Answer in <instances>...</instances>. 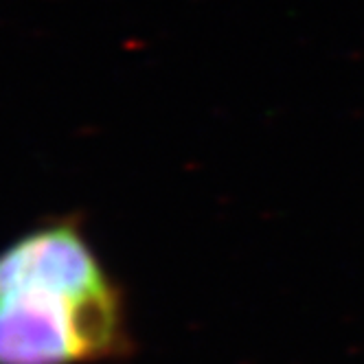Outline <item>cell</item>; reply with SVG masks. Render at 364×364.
I'll use <instances>...</instances> for the list:
<instances>
[{"label": "cell", "instance_id": "6da1fadb", "mask_svg": "<svg viewBox=\"0 0 364 364\" xmlns=\"http://www.w3.org/2000/svg\"><path fill=\"white\" fill-rule=\"evenodd\" d=\"M123 347L112 285L84 296L22 292L0 301V364H73Z\"/></svg>", "mask_w": 364, "mask_h": 364}, {"label": "cell", "instance_id": "7a4b0ae2", "mask_svg": "<svg viewBox=\"0 0 364 364\" xmlns=\"http://www.w3.org/2000/svg\"><path fill=\"white\" fill-rule=\"evenodd\" d=\"M108 285L90 246L73 224L40 228L0 252V301L22 292L84 296Z\"/></svg>", "mask_w": 364, "mask_h": 364}]
</instances>
